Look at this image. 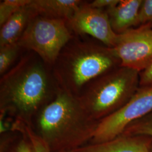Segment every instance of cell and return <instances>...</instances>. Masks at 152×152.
I'll use <instances>...</instances> for the list:
<instances>
[{
	"mask_svg": "<svg viewBox=\"0 0 152 152\" xmlns=\"http://www.w3.org/2000/svg\"><path fill=\"white\" fill-rule=\"evenodd\" d=\"M59 88L52 67L36 53L25 51L1 76V112L31 126L38 112L54 99Z\"/></svg>",
	"mask_w": 152,
	"mask_h": 152,
	"instance_id": "cell-1",
	"label": "cell"
},
{
	"mask_svg": "<svg viewBox=\"0 0 152 152\" xmlns=\"http://www.w3.org/2000/svg\"><path fill=\"white\" fill-rule=\"evenodd\" d=\"M98 122L79 98L59 88L54 99L33 118L30 126L51 152L75 151L92 139Z\"/></svg>",
	"mask_w": 152,
	"mask_h": 152,
	"instance_id": "cell-2",
	"label": "cell"
},
{
	"mask_svg": "<svg viewBox=\"0 0 152 152\" xmlns=\"http://www.w3.org/2000/svg\"><path fill=\"white\" fill-rule=\"evenodd\" d=\"M121 65L113 48L86 36L75 35L52 66L60 89L79 97L87 85Z\"/></svg>",
	"mask_w": 152,
	"mask_h": 152,
	"instance_id": "cell-3",
	"label": "cell"
},
{
	"mask_svg": "<svg viewBox=\"0 0 152 152\" xmlns=\"http://www.w3.org/2000/svg\"><path fill=\"white\" fill-rule=\"evenodd\" d=\"M140 72L119 66L90 82L79 98L92 120L99 122L127 103L140 87Z\"/></svg>",
	"mask_w": 152,
	"mask_h": 152,
	"instance_id": "cell-4",
	"label": "cell"
},
{
	"mask_svg": "<svg viewBox=\"0 0 152 152\" xmlns=\"http://www.w3.org/2000/svg\"><path fill=\"white\" fill-rule=\"evenodd\" d=\"M73 36L65 20L37 15L31 20L18 43L24 51L36 53L52 67Z\"/></svg>",
	"mask_w": 152,
	"mask_h": 152,
	"instance_id": "cell-5",
	"label": "cell"
},
{
	"mask_svg": "<svg viewBox=\"0 0 152 152\" xmlns=\"http://www.w3.org/2000/svg\"><path fill=\"white\" fill-rule=\"evenodd\" d=\"M152 111V86L139 87L130 100L114 113L98 122L90 144L112 140L125 129Z\"/></svg>",
	"mask_w": 152,
	"mask_h": 152,
	"instance_id": "cell-6",
	"label": "cell"
},
{
	"mask_svg": "<svg viewBox=\"0 0 152 152\" xmlns=\"http://www.w3.org/2000/svg\"><path fill=\"white\" fill-rule=\"evenodd\" d=\"M114 52L121 65L141 72L152 62V27L131 28L118 34Z\"/></svg>",
	"mask_w": 152,
	"mask_h": 152,
	"instance_id": "cell-7",
	"label": "cell"
},
{
	"mask_svg": "<svg viewBox=\"0 0 152 152\" xmlns=\"http://www.w3.org/2000/svg\"><path fill=\"white\" fill-rule=\"evenodd\" d=\"M66 22L75 35L89 36L109 48L115 45L118 34L112 28L106 10L92 7L83 1Z\"/></svg>",
	"mask_w": 152,
	"mask_h": 152,
	"instance_id": "cell-8",
	"label": "cell"
},
{
	"mask_svg": "<svg viewBox=\"0 0 152 152\" xmlns=\"http://www.w3.org/2000/svg\"><path fill=\"white\" fill-rule=\"evenodd\" d=\"M152 138L144 135L121 134L109 141L89 144L75 152H151Z\"/></svg>",
	"mask_w": 152,
	"mask_h": 152,
	"instance_id": "cell-9",
	"label": "cell"
},
{
	"mask_svg": "<svg viewBox=\"0 0 152 152\" xmlns=\"http://www.w3.org/2000/svg\"><path fill=\"white\" fill-rule=\"evenodd\" d=\"M31 3L19 9L1 26L0 48L18 43L31 20L38 15Z\"/></svg>",
	"mask_w": 152,
	"mask_h": 152,
	"instance_id": "cell-10",
	"label": "cell"
},
{
	"mask_svg": "<svg viewBox=\"0 0 152 152\" xmlns=\"http://www.w3.org/2000/svg\"><path fill=\"white\" fill-rule=\"evenodd\" d=\"M142 0H120L107 10L109 22L114 32L120 34L138 26V16Z\"/></svg>",
	"mask_w": 152,
	"mask_h": 152,
	"instance_id": "cell-11",
	"label": "cell"
},
{
	"mask_svg": "<svg viewBox=\"0 0 152 152\" xmlns=\"http://www.w3.org/2000/svg\"><path fill=\"white\" fill-rule=\"evenodd\" d=\"M83 2L80 0H32L31 4L38 15L67 22Z\"/></svg>",
	"mask_w": 152,
	"mask_h": 152,
	"instance_id": "cell-12",
	"label": "cell"
},
{
	"mask_svg": "<svg viewBox=\"0 0 152 152\" xmlns=\"http://www.w3.org/2000/svg\"><path fill=\"white\" fill-rule=\"evenodd\" d=\"M18 43L0 48V75L4 76L24 53Z\"/></svg>",
	"mask_w": 152,
	"mask_h": 152,
	"instance_id": "cell-13",
	"label": "cell"
},
{
	"mask_svg": "<svg viewBox=\"0 0 152 152\" xmlns=\"http://www.w3.org/2000/svg\"><path fill=\"white\" fill-rule=\"evenodd\" d=\"M121 134L144 135L152 138V111L129 125Z\"/></svg>",
	"mask_w": 152,
	"mask_h": 152,
	"instance_id": "cell-14",
	"label": "cell"
},
{
	"mask_svg": "<svg viewBox=\"0 0 152 152\" xmlns=\"http://www.w3.org/2000/svg\"><path fill=\"white\" fill-rule=\"evenodd\" d=\"M15 128L27 137L34 152H51L46 144L36 134L30 126L21 121H16Z\"/></svg>",
	"mask_w": 152,
	"mask_h": 152,
	"instance_id": "cell-15",
	"label": "cell"
},
{
	"mask_svg": "<svg viewBox=\"0 0 152 152\" xmlns=\"http://www.w3.org/2000/svg\"><path fill=\"white\" fill-rule=\"evenodd\" d=\"M32 0H4L0 2V26H2L15 12L27 5Z\"/></svg>",
	"mask_w": 152,
	"mask_h": 152,
	"instance_id": "cell-16",
	"label": "cell"
},
{
	"mask_svg": "<svg viewBox=\"0 0 152 152\" xmlns=\"http://www.w3.org/2000/svg\"><path fill=\"white\" fill-rule=\"evenodd\" d=\"M152 24V0H142L138 16V26Z\"/></svg>",
	"mask_w": 152,
	"mask_h": 152,
	"instance_id": "cell-17",
	"label": "cell"
},
{
	"mask_svg": "<svg viewBox=\"0 0 152 152\" xmlns=\"http://www.w3.org/2000/svg\"><path fill=\"white\" fill-rule=\"evenodd\" d=\"M7 152H34L32 145L27 136L22 137L15 142Z\"/></svg>",
	"mask_w": 152,
	"mask_h": 152,
	"instance_id": "cell-18",
	"label": "cell"
},
{
	"mask_svg": "<svg viewBox=\"0 0 152 152\" xmlns=\"http://www.w3.org/2000/svg\"><path fill=\"white\" fill-rule=\"evenodd\" d=\"M120 1V0H95L88 3L92 7L107 10L117 5Z\"/></svg>",
	"mask_w": 152,
	"mask_h": 152,
	"instance_id": "cell-19",
	"label": "cell"
},
{
	"mask_svg": "<svg viewBox=\"0 0 152 152\" xmlns=\"http://www.w3.org/2000/svg\"><path fill=\"white\" fill-rule=\"evenodd\" d=\"M152 86V62L140 74V87Z\"/></svg>",
	"mask_w": 152,
	"mask_h": 152,
	"instance_id": "cell-20",
	"label": "cell"
},
{
	"mask_svg": "<svg viewBox=\"0 0 152 152\" xmlns=\"http://www.w3.org/2000/svg\"><path fill=\"white\" fill-rule=\"evenodd\" d=\"M75 152L74 151H63V152Z\"/></svg>",
	"mask_w": 152,
	"mask_h": 152,
	"instance_id": "cell-21",
	"label": "cell"
},
{
	"mask_svg": "<svg viewBox=\"0 0 152 152\" xmlns=\"http://www.w3.org/2000/svg\"><path fill=\"white\" fill-rule=\"evenodd\" d=\"M150 25H151V26H152V24H150Z\"/></svg>",
	"mask_w": 152,
	"mask_h": 152,
	"instance_id": "cell-22",
	"label": "cell"
},
{
	"mask_svg": "<svg viewBox=\"0 0 152 152\" xmlns=\"http://www.w3.org/2000/svg\"><path fill=\"white\" fill-rule=\"evenodd\" d=\"M151 152H152V150H151Z\"/></svg>",
	"mask_w": 152,
	"mask_h": 152,
	"instance_id": "cell-23",
	"label": "cell"
}]
</instances>
